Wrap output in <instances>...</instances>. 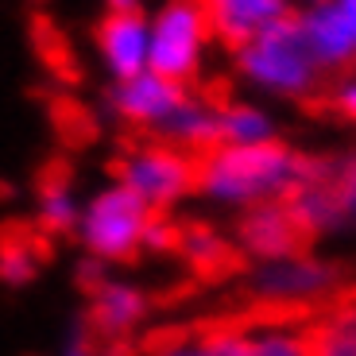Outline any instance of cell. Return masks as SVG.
<instances>
[{"instance_id":"1","label":"cell","mask_w":356,"mask_h":356,"mask_svg":"<svg viewBox=\"0 0 356 356\" xmlns=\"http://www.w3.org/2000/svg\"><path fill=\"white\" fill-rule=\"evenodd\" d=\"M306 152H294L283 140L264 143H236V147H213L197 155V178L194 194L213 205H244L283 197L286 190L302 178Z\"/></svg>"},{"instance_id":"2","label":"cell","mask_w":356,"mask_h":356,"mask_svg":"<svg viewBox=\"0 0 356 356\" xmlns=\"http://www.w3.org/2000/svg\"><path fill=\"white\" fill-rule=\"evenodd\" d=\"M232 66H236V74L248 86L279 93V97H294L298 105L330 86L325 74L310 58L298 12H286L283 19L264 27L252 43H244L241 51H232Z\"/></svg>"},{"instance_id":"3","label":"cell","mask_w":356,"mask_h":356,"mask_svg":"<svg viewBox=\"0 0 356 356\" xmlns=\"http://www.w3.org/2000/svg\"><path fill=\"white\" fill-rule=\"evenodd\" d=\"M152 221L155 213L132 190H124L120 182H108L89 197H81L74 236H78L81 256L97 259L105 267H120L143 256V236H147Z\"/></svg>"},{"instance_id":"4","label":"cell","mask_w":356,"mask_h":356,"mask_svg":"<svg viewBox=\"0 0 356 356\" xmlns=\"http://www.w3.org/2000/svg\"><path fill=\"white\" fill-rule=\"evenodd\" d=\"M194 178L197 155L182 152L167 140H155V136H140L132 147L120 152L113 182L132 190L152 213H170L186 197H194Z\"/></svg>"},{"instance_id":"5","label":"cell","mask_w":356,"mask_h":356,"mask_svg":"<svg viewBox=\"0 0 356 356\" xmlns=\"http://www.w3.org/2000/svg\"><path fill=\"white\" fill-rule=\"evenodd\" d=\"M147 70L175 86L194 89L205 70V51L213 43L197 0H163L147 16Z\"/></svg>"},{"instance_id":"6","label":"cell","mask_w":356,"mask_h":356,"mask_svg":"<svg viewBox=\"0 0 356 356\" xmlns=\"http://www.w3.org/2000/svg\"><path fill=\"white\" fill-rule=\"evenodd\" d=\"M186 93H190L186 86H175L159 74L143 70V74H132V78L108 81L105 93H101V108H105L113 124L128 128L136 136H155L159 140L167 120L186 101Z\"/></svg>"},{"instance_id":"7","label":"cell","mask_w":356,"mask_h":356,"mask_svg":"<svg viewBox=\"0 0 356 356\" xmlns=\"http://www.w3.org/2000/svg\"><path fill=\"white\" fill-rule=\"evenodd\" d=\"M232 248L241 252L244 264H275V259H298L310 256L314 241L298 229L283 197L244 205L232 221Z\"/></svg>"},{"instance_id":"8","label":"cell","mask_w":356,"mask_h":356,"mask_svg":"<svg viewBox=\"0 0 356 356\" xmlns=\"http://www.w3.org/2000/svg\"><path fill=\"white\" fill-rule=\"evenodd\" d=\"M152 314V298L147 291L120 275H101L93 286H86V314L89 330L101 341H124L143 325V318Z\"/></svg>"},{"instance_id":"9","label":"cell","mask_w":356,"mask_h":356,"mask_svg":"<svg viewBox=\"0 0 356 356\" xmlns=\"http://www.w3.org/2000/svg\"><path fill=\"white\" fill-rule=\"evenodd\" d=\"M147 12H105L93 27V51L108 81L132 78L147 70Z\"/></svg>"},{"instance_id":"10","label":"cell","mask_w":356,"mask_h":356,"mask_svg":"<svg viewBox=\"0 0 356 356\" xmlns=\"http://www.w3.org/2000/svg\"><path fill=\"white\" fill-rule=\"evenodd\" d=\"M197 8H202L213 43H221L229 54L252 43L264 27L283 19L286 12H294L291 0H197Z\"/></svg>"},{"instance_id":"11","label":"cell","mask_w":356,"mask_h":356,"mask_svg":"<svg viewBox=\"0 0 356 356\" xmlns=\"http://www.w3.org/2000/svg\"><path fill=\"white\" fill-rule=\"evenodd\" d=\"M298 19H302V35H306V47H310L314 66L321 74H345L356 58V43L337 4L321 0L310 12H298Z\"/></svg>"},{"instance_id":"12","label":"cell","mask_w":356,"mask_h":356,"mask_svg":"<svg viewBox=\"0 0 356 356\" xmlns=\"http://www.w3.org/2000/svg\"><path fill=\"white\" fill-rule=\"evenodd\" d=\"M306 356H356V283L341 286L330 306L302 325Z\"/></svg>"},{"instance_id":"13","label":"cell","mask_w":356,"mask_h":356,"mask_svg":"<svg viewBox=\"0 0 356 356\" xmlns=\"http://www.w3.org/2000/svg\"><path fill=\"white\" fill-rule=\"evenodd\" d=\"M175 252L190 264V271H197V275H205V279H217V275H229V271L248 267L241 259V252L232 248L229 236H221L213 225H205V221L178 225Z\"/></svg>"},{"instance_id":"14","label":"cell","mask_w":356,"mask_h":356,"mask_svg":"<svg viewBox=\"0 0 356 356\" xmlns=\"http://www.w3.org/2000/svg\"><path fill=\"white\" fill-rule=\"evenodd\" d=\"M81 213V194L66 175H47L35 186V225L47 236H74V225Z\"/></svg>"},{"instance_id":"15","label":"cell","mask_w":356,"mask_h":356,"mask_svg":"<svg viewBox=\"0 0 356 356\" xmlns=\"http://www.w3.org/2000/svg\"><path fill=\"white\" fill-rule=\"evenodd\" d=\"M155 356H244V330L241 321H213L205 330L163 341Z\"/></svg>"},{"instance_id":"16","label":"cell","mask_w":356,"mask_h":356,"mask_svg":"<svg viewBox=\"0 0 356 356\" xmlns=\"http://www.w3.org/2000/svg\"><path fill=\"white\" fill-rule=\"evenodd\" d=\"M217 132H221V147L275 140L271 116H267L259 105H252V101H236L232 93L221 97V105H217Z\"/></svg>"},{"instance_id":"17","label":"cell","mask_w":356,"mask_h":356,"mask_svg":"<svg viewBox=\"0 0 356 356\" xmlns=\"http://www.w3.org/2000/svg\"><path fill=\"white\" fill-rule=\"evenodd\" d=\"M244 330V356H306L302 330L298 325H279L267 318H241Z\"/></svg>"},{"instance_id":"18","label":"cell","mask_w":356,"mask_h":356,"mask_svg":"<svg viewBox=\"0 0 356 356\" xmlns=\"http://www.w3.org/2000/svg\"><path fill=\"white\" fill-rule=\"evenodd\" d=\"M43 271V252L31 236H0V286L24 291L31 286Z\"/></svg>"},{"instance_id":"19","label":"cell","mask_w":356,"mask_h":356,"mask_svg":"<svg viewBox=\"0 0 356 356\" xmlns=\"http://www.w3.org/2000/svg\"><path fill=\"white\" fill-rule=\"evenodd\" d=\"M302 108L310 113H321V116H341V120H356V81L353 86H325L321 93L302 101Z\"/></svg>"},{"instance_id":"20","label":"cell","mask_w":356,"mask_h":356,"mask_svg":"<svg viewBox=\"0 0 356 356\" xmlns=\"http://www.w3.org/2000/svg\"><path fill=\"white\" fill-rule=\"evenodd\" d=\"M333 190H337L345 225H356V155H341L333 163Z\"/></svg>"},{"instance_id":"21","label":"cell","mask_w":356,"mask_h":356,"mask_svg":"<svg viewBox=\"0 0 356 356\" xmlns=\"http://www.w3.org/2000/svg\"><path fill=\"white\" fill-rule=\"evenodd\" d=\"M101 345H105V341L89 330V321L86 318H74L70 325H66L63 341H58V356H101V353H105Z\"/></svg>"},{"instance_id":"22","label":"cell","mask_w":356,"mask_h":356,"mask_svg":"<svg viewBox=\"0 0 356 356\" xmlns=\"http://www.w3.org/2000/svg\"><path fill=\"white\" fill-rule=\"evenodd\" d=\"M337 8H341V16H345L348 31H353V43H356V0H337Z\"/></svg>"},{"instance_id":"23","label":"cell","mask_w":356,"mask_h":356,"mask_svg":"<svg viewBox=\"0 0 356 356\" xmlns=\"http://www.w3.org/2000/svg\"><path fill=\"white\" fill-rule=\"evenodd\" d=\"M143 0H105V12H140Z\"/></svg>"},{"instance_id":"24","label":"cell","mask_w":356,"mask_h":356,"mask_svg":"<svg viewBox=\"0 0 356 356\" xmlns=\"http://www.w3.org/2000/svg\"><path fill=\"white\" fill-rule=\"evenodd\" d=\"M314 4H321V0H314Z\"/></svg>"},{"instance_id":"25","label":"cell","mask_w":356,"mask_h":356,"mask_svg":"<svg viewBox=\"0 0 356 356\" xmlns=\"http://www.w3.org/2000/svg\"><path fill=\"white\" fill-rule=\"evenodd\" d=\"M101 356H108V353H101Z\"/></svg>"}]
</instances>
